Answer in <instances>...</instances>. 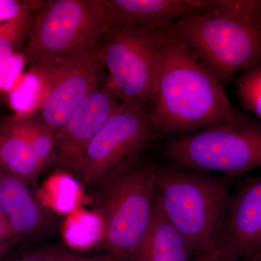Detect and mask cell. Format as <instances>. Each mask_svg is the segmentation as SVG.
Here are the masks:
<instances>
[{"label":"cell","mask_w":261,"mask_h":261,"mask_svg":"<svg viewBox=\"0 0 261 261\" xmlns=\"http://www.w3.org/2000/svg\"><path fill=\"white\" fill-rule=\"evenodd\" d=\"M241 261H261V253L255 255V256L250 257V258L246 259V260H243Z\"/></svg>","instance_id":"cell-25"},{"label":"cell","mask_w":261,"mask_h":261,"mask_svg":"<svg viewBox=\"0 0 261 261\" xmlns=\"http://www.w3.org/2000/svg\"><path fill=\"white\" fill-rule=\"evenodd\" d=\"M0 168L33 187L43 170L29 142L3 121L0 122Z\"/></svg>","instance_id":"cell-15"},{"label":"cell","mask_w":261,"mask_h":261,"mask_svg":"<svg viewBox=\"0 0 261 261\" xmlns=\"http://www.w3.org/2000/svg\"><path fill=\"white\" fill-rule=\"evenodd\" d=\"M113 27L159 29L207 13L216 0H100Z\"/></svg>","instance_id":"cell-12"},{"label":"cell","mask_w":261,"mask_h":261,"mask_svg":"<svg viewBox=\"0 0 261 261\" xmlns=\"http://www.w3.org/2000/svg\"><path fill=\"white\" fill-rule=\"evenodd\" d=\"M156 166L137 161L99 186L97 208L105 248L116 261H133L153 216Z\"/></svg>","instance_id":"cell-4"},{"label":"cell","mask_w":261,"mask_h":261,"mask_svg":"<svg viewBox=\"0 0 261 261\" xmlns=\"http://www.w3.org/2000/svg\"><path fill=\"white\" fill-rule=\"evenodd\" d=\"M80 261H116L111 255H101V256L94 257L93 258H85L83 257Z\"/></svg>","instance_id":"cell-24"},{"label":"cell","mask_w":261,"mask_h":261,"mask_svg":"<svg viewBox=\"0 0 261 261\" xmlns=\"http://www.w3.org/2000/svg\"><path fill=\"white\" fill-rule=\"evenodd\" d=\"M113 27L100 0L46 2L34 19L23 56L32 65L63 57L98 54Z\"/></svg>","instance_id":"cell-6"},{"label":"cell","mask_w":261,"mask_h":261,"mask_svg":"<svg viewBox=\"0 0 261 261\" xmlns=\"http://www.w3.org/2000/svg\"><path fill=\"white\" fill-rule=\"evenodd\" d=\"M38 3L39 2L0 0V24L15 18L24 10L37 5Z\"/></svg>","instance_id":"cell-20"},{"label":"cell","mask_w":261,"mask_h":261,"mask_svg":"<svg viewBox=\"0 0 261 261\" xmlns=\"http://www.w3.org/2000/svg\"><path fill=\"white\" fill-rule=\"evenodd\" d=\"M192 256L186 240L154 199L152 222L133 261H191Z\"/></svg>","instance_id":"cell-14"},{"label":"cell","mask_w":261,"mask_h":261,"mask_svg":"<svg viewBox=\"0 0 261 261\" xmlns=\"http://www.w3.org/2000/svg\"><path fill=\"white\" fill-rule=\"evenodd\" d=\"M241 260L261 253V175L239 182L230 197L219 247Z\"/></svg>","instance_id":"cell-11"},{"label":"cell","mask_w":261,"mask_h":261,"mask_svg":"<svg viewBox=\"0 0 261 261\" xmlns=\"http://www.w3.org/2000/svg\"><path fill=\"white\" fill-rule=\"evenodd\" d=\"M5 217L3 208H2L1 204H0V218Z\"/></svg>","instance_id":"cell-26"},{"label":"cell","mask_w":261,"mask_h":261,"mask_svg":"<svg viewBox=\"0 0 261 261\" xmlns=\"http://www.w3.org/2000/svg\"><path fill=\"white\" fill-rule=\"evenodd\" d=\"M121 104L109 76L105 73L55 137L58 171L77 178L89 144Z\"/></svg>","instance_id":"cell-10"},{"label":"cell","mask_w":261,"mask_h":261,"mask_svg":"<svg viewBox=\"0 0 261 261\" xmlns=\"http://www.w3.org/2000/svg\"><path fill=\"white\" fill-rule=\"evenodd\" d=\"M170 25L221 84L261 63V0H216Z\"/></svg>","instance_id":"cell-2"},{"label":"cell","mask_w":261,"mask_h":261,"mask_svg":"<svg viewBox=\"0 0 261 261\" xmlns=\"http://www.w3.org/2000/svg\"><path fill=\"white\" fill-rule=\"evenodd\" d=\"M160 60L149 111L158 137L190 135L244 116L171 25L159 29Z\"/></svg>","instance_id":"cell-1"},{"label":"cell","mask_w":261,"mask_h":261,"mask_svg":"<svg viewBox=\"0 0 261 261\" xmlns=\"http://www.w3.org/2000/svg\"><path fill=\"white\" fill-rule=\"evenodd\" d=\"M173 166L234 177L261 168V122L246 116L173 137L164 146Z\"/></svg>","instance_id":"cell-5"},{"label":"cell","mask_w":261,"mask_h":261,"mask_svg":"<svg viewBox=\"0 0 261 261\" xmlns=\"http://www.w3.org/2000/svg\"><path fill=\"white\" fill-rule=\"evenodd\" d=\"M18 241L6 218H0V250L8 251Z\"/></svg>","instance_id":"cell-21"},{"label":"cell","mask_w":261,"mask_h":261,"mask_svg":"<svg viewBox=\"0 0 261 261\" xmlns=\"http://www.w3.org/2000/svg\"><path fill=\"white\" fill-rule=\"evenodd\" d=\"M233 178L175 166H156L154 199L195 258L219 247Z\"/></svg>","instance_id":"cell-3"},{"label":"cell","mask_w":261,"mask_h":261,"mask_svg":"<svg viewBox=\"0 0 261 261\" xmlns=\"http://www.w3.org/2000/svg\"><path fill=\"white\" fill-rule=\"evenodd\" d=\"M0 204L17 240L41 238L53 229V220L25 182L0 168Z\"/></svg>","instance_id":"cell-13"},{"label":"cell","mask_w":261,"mask_h":261,"mask_svg":"<svg viewBox=\"0 0 261 261\" xmlns=\"http://www.w3.org/2000/svg\"><path fill=\"white\" fill-rule=\"evenodd\" d=\"M2 121L29 142L44 169L55 150V135L49 128L30 111L15 113Z\"/></svg>","instance_id":"cell-16"},{"label":"cell","mask_w":261,"mask_h":261,"mask_svg":"<svg viewBox=\"0 0 261 261\" xmlns=\"http://www.w3.org/2000/svg\"><path fill=\"white\" fill-rule=\"evenodd\" d=\"M98 55L122 104L149 113L159 65V29L113 27Z\"/></svg>","instance_id":"cell-7"},{"label":"cell","mask_w":261,"mask_h":261,"mask_svg":"<svg viewBox=\"0 0 261 261\" xmlns=\"http://www.w3.org/2000/svg\"><path fill=\"white\" fill-rule=\"evenodd\" d=\"M7 252V250H0V258L4 255L5 252Z\"/></svg>","instance_id":"cell-27"},{"label":"cell","mask_w":261,"mask_h":261,"mask_svg":"<svg viewBox=\"0 0 261 261\" xmlns=\"http://www.w3.org/2000/svg\"><path fill=\"white\" fill-rule=\"evenodd\" d=\"M158 137L149 112L121 104L89 144L77 179L86 187H99L136 162Z\"/></svg>","instance_id":"cell-9"},{"label":"cell","mask_w":261,"mask_h":261,"mask_svg":"<svg viewBox=\"0 0 261 261\" xmlns=\"http://www.w3.org/2000/svg\"><path fill=\"white\" fill-rule=\"evenodd\" d=\"M194 261H241V260L234 254L221 247H218L216 250L210 253L196 257Z\"/></svg>","instance_id":"cell-22"},{"label":"cell","mask_w":261,"mask_h":261,"mask_svg":"<svg viewBox=\"0 0 261 261\" xmlns=\"http://www.w3.org/2000/svg\"><path fill=\"white\" fill-rule=\"evenodd\" d=\"M236 92L244 109L261 121V63L240 73L236 80Z\"/></svg>","instance_id":"cell-17"},{"label":"cell","mask_w":261,"mask_h":261,"mask_svg":"<svg viewBox=\"0 0 261 261\" xmlns=\"http://www.w3.org/2000/svg\"><path fill=\"white\" fill-rule=\"evenodd\" d=\"M39 90L30 112L56 135L76 106L105 74L95 53L63 57L30 65Z\"/></svg>","instance_id":"cell-8"},{"label":"cell","mask_w":261,"mask_h":261,"mask_svg":"<svg viewBox=\"0 0 261 261\" xmlns=\"http://www.w3.org/2000/svg\"><path fill=\"white\" fill-rule=\"evenodd\" d=\"M18 49L9 39L0 32V60L18 54Z\"/></svg>","instance_id":"cell-23"},{"label":"cell","mask_w":261,"mask_h":261,"mask_svg":"<svg viewBox=\"0 0 261 261\" xmlns=\"http://www.w3.org/2000/svg\"><path fill=\"white\" fill-rule=\"evenodd\" d=\"M83 257L62 247H51L10 261H80Z\"/></svg>","instance_id":"cell-18"},{"label":"cell","mask_w":261,"mask_h":261,"mask_svg":"<svg viewBox=\"0 0 261 261\" xmlns=\"http://www.w3.org/2000/svg\"><path fill=\"white\" fill-rule=\"evenodd\" d=\"M17 56L0 60V90H10L13 84L18 80L17 70Z\"/></svg>","instance_id":"cell-19"}]
</instances>
